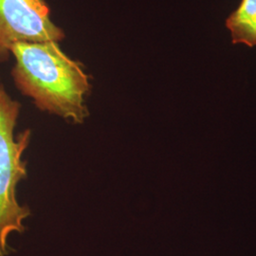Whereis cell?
<instances>
[{
  "instance_id": "obj_1",
  "label": "cell",
  "mask_w": 256,
  "mask_h": 256,
  "mask_svg": "<svg viewBox=\"0 0 256 256\" xmlns=\"http://www.w3.org/2000/svg\"><path fill=\"white\" fill-rule=\"evenodd\" d=\"M10 54L16 60L14 84L38 110L77 124L90 116L86 104L92 90L90 77L58 42H20L12 46Z\"/></svg>"
},
{
  "instance_id": "obj_2",
  "label": "cell",
  "mask_w": 256,
  "mask_h": 256,
  "mask_svg": "<svg viewBox=\"0 0 256 256\" xmlns=\"http://www.w3.org/2000/svg\"><path fill=\"white\" fill-rule=\"evenodd\" d=\"M20 110V102L10 96L0 78V256L9 254L10 234L23 232V221L30 214L16 200V186L27 178V162L22 156L32 136L27 129L14 138Z\"/></svg>"
},
{
  "instance_id": "obj_3",
  "label": "cell",
  "mask_w": 256,
  "mask_h": 256,
  "mask_svg": "<svg viewBox=\"0 0 256 256\" xmlns=\"http://www.w3.org/2000/svg\"><path fill=\"white\" fill-rule=\"evenodd\" d=\"M64 37L45 0H0V63L9 60L16 43H59Z\"/></svg>"
},
{
  "instance_id": "obj_4",
  "label": "cell",
  "mask_w": 256,
  "mask_h": 256,
  "mask_svg": "<svg viewBox=\"0 0 256 256\" xmlns=\"http://www.w3.org/2000/svg\"><path fill=\"white\" fill-rule=\"evenodd\" d=\"M234 44L256 46V0H242L226 20Z\"/></svg>"
}]
</instances>
